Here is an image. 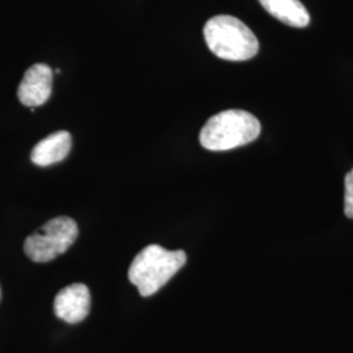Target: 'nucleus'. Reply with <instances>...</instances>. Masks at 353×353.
<instances>
[{"mask_svg":"<svg viewBox=\"0 0 353 353\" xmlns=\"http://www.w3.org/2000/svg\"><path fill=\"white\" fill-rule=\"evenodd\" d=\"M267 12L293 28H305L310 16L300 0H259Z\"/></svg>","mask_w":353,"mask_h":353,"instance_id":"obj_8","label":"nucleus"},{"mask_svg":"<svg viewBox=\"0 0 353 353\" xmlns=\"http://www.w3.org/2000/svg\"><path fill=\"white\" fill-rule=\"evenodd\" d=\"M90 310V292L85 284L75 283L61 290L54 301L55 316L67 323L84 321Z\"/></svg>","mask_w":353,"mask_h":353,"instance_id":"obj_6","label":"nucleus"},{"mask_svg":"<svg viewBox=\"0 0 353 353\" xmlns=\"http://www.w3.org/2000/svg\"><path fill=\"white\" fill-rule=\"evenodd\" d=\"M71 145L72 139L70 132L58 131L36 144L30 154V159L38 166L57 164L68 156Z\"/></svg>","mask_w":353,"mask_h":353,"instance_id":"obj_7","label":"nucleus"},{"mask_svg":"<svg viewBox=\"0 0 353 353\" xmlns=\"http://www.w3.org/2000/svg\"><path fill=\"white\" fill-rule=\"evenodd\" d=\"M79 236L75 220L61 216L51 219L32 233L24 243L26 256L37 263H45L67 252Z\"/></svg>","mask_w":353,"mask_h":353,"instance_id":"obj_4","label":"nucleus"},{"mask_svg":"<svg viewBox=\"0 0 353 353\" xmlns=\"http://www.w3.org/2000/svg\"><path fill=\"white\" fill-rule=\"evenodd\" d=\"M203 33L207 46L220 59L243 62L259 51L258 38L250 28L233 16H214L207 21Z\"/></svg>","mask_w":353,"mask_h":353,"instance_id":"obj_1","label":"nucleus"},{"mask_svg":"<svg viewBox=\"0 0 353 353\" xmlns=\"http://www.w3.org/2000/svg\"><path fill=\"white\" fill-rule=\"evenodd\" d=\"M52 89V71L48 64L37 63L32 65L23 77L17 97L26 106L34 109L50 99Z\"/></svg>","mask_w":353,"mask_h":353,"instance_id":"obj_5","label":"nucleus"},{"mask_svg":"<svg viewBox=\"0 0 353 353\" xmlns=\"http://www.w3.org/2000/svg\"><path fill=\"white\" fill-rule=\"evenodd\" d=\"M186 259V252L182 250L170 252L160 245H150L132 261L128 279L141 296L150 297L176 275Z\"/></svg>","mask_w":353,"mask_h":353,"instance_id":"obj_2","label":"nucleus"},{"mask_svg":"<svg viewBox=\"0 0 353 353\" xmlns=\"http://www.w3.org/2000/svg\"><path fill=\"white\" fill-rule=\"evenodd\" d=\"M344 214L347 217L353 219V169L344 179Z\"/></svg>","mask_w":353,"mask_h":353,"instance_id":"obj_9","label":"nucleus"},{"mask_svg":"<svg viewBox=\"0 0 353 353\" xmlns=\"http://www.w3.org/2000/svg\"><path fill=\"white\" fill-rule=\"evenodd\" d=\"M261 122L245 110H225L211 117L201 131V144L208 151H229L246 145L261 134Z\"/></svg>","mask_w":353,"mask_h":353,"instance_id":"obj_3","label":"nucleus"}]
</instances>
